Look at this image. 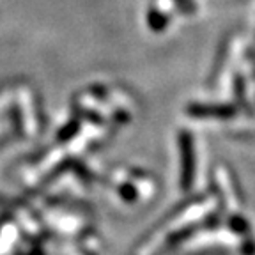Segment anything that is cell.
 <instances>
[{
    "label": "cell",
    "mask_w": 255,
    "mask_h": 255,
    "mask_svg": "<svg viewBox=\"0 0 255 255\" xmlns=\"http://www.w3.org/2000/svg\"><path fill=\"white\" fill-rule=\"evenodd\" d=\"M181 152H183V190H188L193 181V140L190 133H181Z\"/></svg>",
    "instance_id": "1"
},
{
    "label": "cell",
    "mask_w": 255,
    "mask_h": 255,
    "mask_svg": "<svg viewBox=\"0 0 255 255\" xmlns=\"http://www.w3.org/2000/svg\"><path fill=\"white\" fill-rule=\"evenodd\" d=\"M191 116H200V117H225L231 116L232 108L231 107H202V105H195L190 107Z\"/></svg>",
    "instance_id": "2"
}]
</instances>
